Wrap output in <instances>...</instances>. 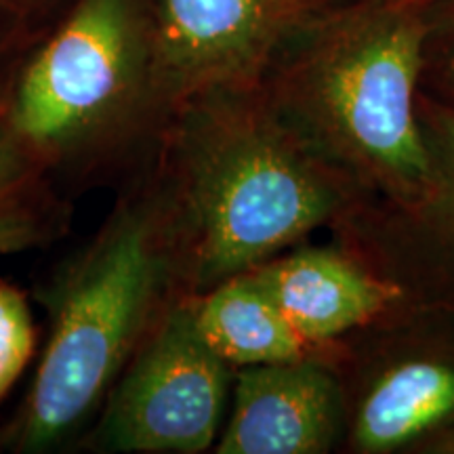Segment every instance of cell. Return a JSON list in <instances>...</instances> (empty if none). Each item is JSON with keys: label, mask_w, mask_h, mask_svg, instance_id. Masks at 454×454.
Instances as JSON below:
<instances>
[{"label": "cell", "mask_w": 454, "mask_h": 454, "mask_svg": "<svg viewBox=\"0 0 454 454\" xmlns=\"http://www.w3.org/2000/svg\"><path fill=\"white\" fill-rule=\"evenodd\" d=\"M43 167L0 110V254L27 251L47 234Z\"/></svg>", "instance_id": "12"}, {"label": "cell", "mask_w": 454, "mask_h": 454, "mask_svg": "<svg viewBox=\"0 0 454 454\" xmlns=\"http://www.w3.org/2000/svg\"><path fill=\"white\" fill-rule=\"evenodd\" d=\"M175 265L164 204L112 215L57 293L53 325L17 429V446L51 450L107 400L154 326Z\"/></svg>", "instance_id": "3"}, {"label": "cell", "mask_w": 454, "mask_h": 454, "mask_svg": "<svg viewBox=\"0 0 454 454\" xmlns=\"http://www.w3.org/2000/svg\"><path fill=\"white\" fill-rule=\"evenodd\" d=\"M429 0L326 4L265 74L271 104L364 202L423 190L429 154L419 121Z\"/></svg>", "instance_id": "2"}, {"label": "cell", "mask_w": 454, "mask_h": 454, "mask_svg": "<svg viewBox=\"0 0 454 454\" xmlns=\"http://www.w3.org/2000/svg\"><path fill=\"white\" fill-rule=\"evenodd\" d=\"M348 435L340 374L311 354L234 371L219 454H326Z\"/></svg>", "instance_id": "9"}, {"label": "cell", "mask_w": 454, "mask_h": 454, "mask_svg": "<svg viewBox=\"0 0 454 454\" xmlns=\"http://www.w3.org/2000/svg\"><path fill=\"white\" fill-rule=\"evenodd\" d=\"M419 121L429 154L423 190L406 202H364L339 227L406 301L454 309V106L419 95Z\"/></svg>", "instance_id": "8"}, {"label": "cell", "mask_w": 454, "mask_h": 454, "mask_svg": "<svg viewBox=\"0 0 454 454\" xmlns=\"http://www.w3.org/2000/svg\"><path fill=\"white\" fill-rule=\"evenodd\" d=\"M173 110L164 211L175 265L196 293L268 263L364 204L288 127L263 82L207 90Z\"/></svg>", "instance_id": "1"}, {"label": "cell", "mask_w": 454, "mask_h": 454, "mask_svg": "<svg viewBox=\"0 0 454 454\" xmlns=\"http://www.w3.org/2000/svg\"><path fill=\"white\" fill-rule=\"evenodd\" d=\"M454 98V0H429L425 70Z\"/></svg>", "instance_id": "14"}, {"label": "cell", "mask_w": 454, "mask_h": 454, "mask_svg": "<svg viewBox=\"0 0 454 454\" xmlns=\"http://www.w3.org/2000/svg\"><path fill=\"white\" fill-rule=\"evenodd\" d=\"M254 271L314 351L372 325L406 301L400 286L343 248L303 247Z\"/></svg>", "instance_id": "10"}, {"label": "cell", "mask_w": 454, "mask_h": 454, "mask_svg": "<svg viewBox=\"0 0 454 454\" xmlns=\"http://www.w3.org/2000/svg\"><path fill=\"white\" fill-rule=\"evenodd\" d=\"M36 333L24 294L9 284H0V400L30 364Z\"/></svg>", "instance_id": "13"}, {"label": "cell", "mask_w": 454, "mask_h": 454, "mask_svg": "<svg viewBox=\"0 0 454 454\" xmlns=\"http://www.w3.org/2000/svg\"><path fill=\"white\" fill-rule=\"evenodd\" d=\"M152 95V24L135 0H78L27 64L4 116L38 160L93 150Z\"/></svg>", "instance_id": "4"}, {"label": "cell", "mask_w": 454, "mask_h": 454, "mask_svg": "<svg viewBox=\"0 0 454 454\" xmlns=\"http://www.w3.org/2000/svg\"><path fill=\"white\" fill-rule=\"evenodd\" d=\"M234 368L198 331L192 301L170 305L130 357L99 425L112 452L198 454L217 444Z\"/></svg>", "instance_id": "6"}, {"label": "cell", "mask_w": 454, "mask_h": 454, "mask_svg": "<svg viewBox=\"0 0 454 454\" xmlns=\"http://www.w3.org/2000/svg\"><path fill=\"white\" fill-rule=\"evenodd\" d=\"M345 442L360 454L454 452V309L404 301L360 328Z\"/></svg>", "instance_id": "5"}, {"label": "cell", "mask_w": 454, "mask_h": 454, "mask_svg": "<svg viewBox=\"0 0 454 454\" xmlns=\"http://www.w3.org/2000/svg\"><path fill=\"white\" fill-rule=\"evenodd\" d=\"M328 0H158L152 95L170 110L213 89L254 87Z\"/></svg>", "instance_id": "7"}, {"label": "cell", "mask_w": 454, "mask_h": 454, "mask_svg": "<svg viewBox=\"0 0 454 454\" xmlns=\"http://www.w3.org/2000/svg\"><path fill=\"white\" fill-rule=\"evenodd\" d=\"M198 331L231 368L274 364L311 354L257 271H244L192 297Z\"/></svg>", "instance_id": "11"}]
</instances>
